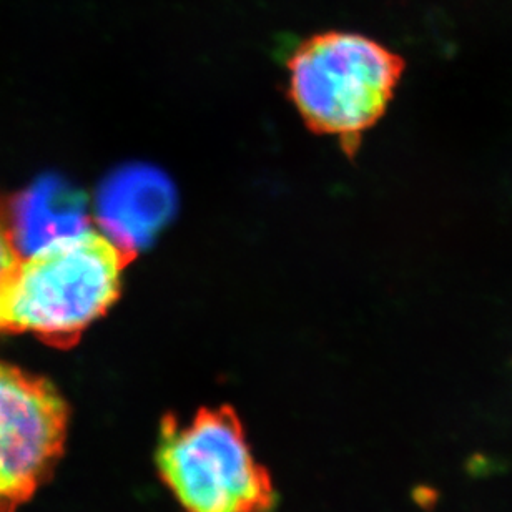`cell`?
I'll return each instance as SVG.
<instances>
[{"mask_svg": "<svg viewBox=\"0 0 512 512\" xmlns=\"http://www.w3.org/2000/svg\"><path fill=\"white\" fill-rule=\"evenodd\" d=\"M137 252L87 227L24 256L4 306V331L69 348L122 295Z\"/></svg>", "mask_w": 512, "mask_h": 512, "instance_id": "obj_1", "label": "cell"}, {"mask_svg": "<svg viewBox=\"0 0 512 512\" xmlns=\"http://www.w3.org/2000/svg\"><path fill=\"white\" fill-rule=\"evenodd\" d=\"M404 72L398 54L353 32H323L288 60V97L311 132L340 140L353 157L366 130L378 124Z\"/></svg>", "mask_w": 512, "mask_h": 512, "instance_id": "obj_2", "label": "cell"}, {"mask_svg": "<svg viewBox=\"0 0 512 512\" xmlns=\"http://www.w3.org/2000/svg\"><path fill=\"white\" fill-rule=\"evenodd\" d=\"M158 471L187 512H268L270 474L256 461L232 408H203L188 421H163Z\"/></svg>", "mask_w": 512, "mask_h": 512, "instance_id": "obj_3", "label": "cell"}, {"mask_svg": "<svg viewBox=\"0 0 512 512\" xmlns=\"http://www.w3.org/2000/svg\"><path fill=\"white\" fill-rule=\"evenodd\" d=\"M69 411L42 378L0 363V512L44 483L64 451Z\"/></svg>", "mask_w": 512, "mask_h": 512, "instance_id": "obj_4", "label": "cell"}, {"mask_svg": "<svg viewBox=\"0 0 512 512\" xmlns=\"http://www.w3.org/2000/svg\"><path fill=\"white\" fill-rule=\"evenodd\" d=\"M10 225L27 256L52 240L90 227L85 197L59 177H42L9 203Z\"/></svg>", "mask_w": 512, "mask_h": 512, "instance_id": "obj_5", "label": "cell"}, {"mask_svg": "<svg viewBox=\"0 0 512 512\" xmlns=\"http://www.w3.org/2000/svg\"><path fill=\"white\" fill-rule=\"evenodd\" d=\"M22 258L10 225L9 203L0 202V331H4L5 300Z\"/></svg>", "mask_w": 512, "mask_h": 512, "instance_id": "obj_6", "label": "cell"}]
</instances>
